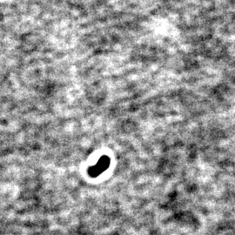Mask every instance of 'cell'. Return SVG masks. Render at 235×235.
<instances>
[{"mask_svg": "<svg viewBox=\"0 0 235 235\" xmlns=\"http://www.w3.org/2000/svg\"><path fill=\"white\" fill-rule=\"evenodd\" d=\"M109 159H108L107 157H103V158H101L100 160H98V162L93 167L91 168L89 173H90L93 177H96L97 175L100 174V173H102V172L105 171L106 168L109 166Z\"/></svg>", "mask_w": 235, "mask_h": 235, "instance_id": "1", "label": "cell"}]
</instances>
